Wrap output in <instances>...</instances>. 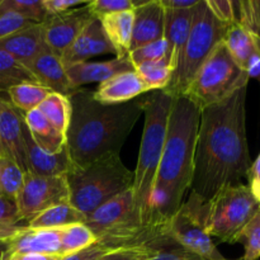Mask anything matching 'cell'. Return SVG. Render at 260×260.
<instances>
[{"label": "cell", "mask_w": 260, "mask_h": 260, "mask_svg": "<svg viewBox=\"0 0 260 260\" xmlns=\"http://www.w3.org/2000/svg\"><path fill=\"white\" fill-rule=\"evenodd\" d=\"M246 90L201 111L190 194L207 202L223 187L248 178L253 161L246 137Z\"/></svg>", "instance_id": "6da1fadb"}, {"label": "cell", "mask_w": 260, "mask_h": 260, "mask_svg": "<svg viewBox=\"0 0 260 260\" xmlns=\"http://www.w3.org/2000/svg\"><path fill=\"white\" fill-rule=\"evenodd\" d=\"M71 119L66 150L74 168H84L109 154H119L135 124L144 114V99L107 106L93 91L76 89L69 95Z\"/></svg>", "instance_id": "7a4b0ae2"}, {"label": "cell", "mask_w": 260, "mask_h": 260, "mask_svg": "<svg viewBox=\"0 0 260 260\" xmlns=\"http://www.w3.org/2000/svg\"><path fill=\"white\" fill-rule=\"evenodd\" d=\"M200 121V108L190 99L185 95L173 99L167 139L152 192L154 221L169 222L190 190Z\"/></svg>", "instance_id": "3957f363"}, {"label": "cell", "mask_w": 260, "mask_h": 260, "mask_svg": "<svg viewBox=\"0 0 260 260\" xmlns=\"http://www.w3.org/2000/svg\"><path fill=\"white\" fill-rule=\"evenodd\" d=\"M173 99L174 98L165 90L151 91V94L144 99V132L136 169L134 170L132 194L145 225L155 222L152 220L151 208L152 192L167 139Z\"/></svg>", "instance_id": "277c9868"}, {"label": "cell", "mask_w": 260, "mask_h": 260, "mask_svg": "<svg viewBox=\"0 0 260 260\" xmlns=\"http://www.w3.org/2000/svg\"><path fill=\"white\" fill-rule=\"evenodd\" d=\"M71 206L88 217L112 198L132 189L134 172L119 154L102 156L84 168H74L66 174Z\"/></svg>", "instance_id": "5b68a950"}, {"label": "cell", "mask_w": 260, "mask_h": 260, "mask_svg": "<svg viewBox=\"0 0 260 260\" xmlns=\"http://www.w3.org/2000/svg\"><path fill=\"white\" fill-rule=\"evenodd\" d=\"M197 215L206 233L222 243L236 244L244 229L260 210L248 184H233L218 190L207 202L189 196L184 202Z\"/></svg>", "instance_id": "8992f818"}, {"label": "cell", "mask_w": 260, "mask_h": 260, "mask_svg": "<svg viewBox=\"0 0 260 260\" xmlns=\"http://www.w3.org/2000/svg\"><path fill=\"white\" fill-rule=\"evenodd\" d=\"M229 25L221 23L208 9L206 0H200L193 10V22L189 36L182 51L178 65L173 71L169 85L164 89L175 96L184 95L212 51L223 41Z\"/></svg>", "instance_id": "52a82bcc"}, {"label": "cell", "mask_w": 260, "mask_h": 260, "mask_svg": "<svg viewBox=\"0 0 260 260\" xmlns=\"http://www.w3.org/2000/svg\"><path fill=\"white\" fill-rule=\"evenodd\" d=\"M249 79L248 73L239 68L221 42L196 74L184 95L202 111L221 103L236 90L248 86Z\"/></svg>", "instance_id": "ba28073f"}, {"label": "cell", "mask_w": 260, "mask_h": 260, "mask_svg": "<svg viewBox=\"0 0 260 260\" xmlns=\"http://www.w3.org/2000/svg\"><path fill=\"white\" fill-rule=\"evenodd\" d=\"M70 200L66 175L41 177L24 173L22 188L15 198L20 222H29L33 217L53 206Z\"/></svg>", "instance_id": "9c48e42d"}, {"label": "cell", "mask_w": 260, "mask_h": 260, "mask_svg": "<svg viewBox=\"0 0 260 260\" xmlns=\"http://www.w3.org/2000/svg\"><path fill=\"white\" fill-rule=\"evenodd\" d=\"M168 233L185 250L206 260H228L221 254L212 238L192 210L183 203L180 210L168 222Z\"/></svg>", "instance_id": "30bf717a"}, {"label": "cell", "mask_w": 260, "mask_h": 260, "mask_svg": "<svg viewBox=\"0 0 260 260\" xmlns=\"http://www.w3.org/2000/svg\"><path fill=\"white\" fill-rule=\"evenodd\" d=\"M93 18L95 17L86 5L62 14L47 17L41 25L48 50L61 57Z\"/></svg>", "instance_id": "8fae6325"}, {"label": "cell", "mask_w": 260, "mask_h": 260, "mask_svg": "<svg viewBox=\"0 0 260 260\" xmlns=\"http://www.w3.org/2000/svg\"><path fill=\"white\" fill-rule=\"evenodd\" d=\"M222 43L249 78H260V42L239 23L229 25Z\"/></svg>", "instance_id": "7c38bea8"}, {"label": "cell", "mask_w": 260, "mask_h": 260, "mask_svg": "<svg viewBox=\"0 0 260 260\" xmlns=\"http://www.w3.org/2000/svg\"><path fill=\"white\" fill-rule=\"evenodd\" d=\"M134 30L129 51L155 41L164 35V8L159 0H134Z\"/></svg>", "instance_id": "4fadbf2b"}, {"label": "cell", "mask_w": 260, "mask_h": 260, "mask_svg": "<svg viewBox=\"0 0 260 260\" xmlns=\"http://www.w3.org/2000/svg\"><path fill=\"white\" fill-rule=\"evenodd\" d=\"M108 53L117 57L116 50L104 33L101 20L98 18H93L84 28L83 32L79 35L75 42L61 56V60L66 66L88 61L89 58L95 57V56L108 55Z\"/></svg>", "instance_id": "5bb4252c"}, {"label": "cell", "mask_w": 260, "mask_h": 260, "mask_svg": "<svg viewBox=\"0 0 260 260\" xmlns=\"http://www.w3.org/2000/svg\"><path fill=\"white\" fill-rule=\"evenodd\" d=\"M0 141L5 154L12 157L25 173L23 114L2 95H0Z\"/></svg>", "instance_id": "9a60e30c"}, {"label": "cell", "mask_w": 260, "mask_h": 260, "mask_svg": "<svg viewBox=\"0 0 260 260\" xmlns=\"http://www.w3.org/2000/svg\"><path fill=\"white\" fill-rule=\"evenodd\" d=\"M65 69L71 85L75 90L88 84L103 83L117 74L135 70L128 55L124 57H114L113 60L101 61V62L83 61V62L66 65Z\"/></svg>", "instance_id": "2e32d148"}, {"label": "cell", "mask_w": 260, "mask_h": 260, "mask_svg": "<svg viewBox=\"0 0 260 260\" xmlns=\"http://www.w3.org/2000/svg\"><path fill=\"white\" fill-rule=\"evenodd\" d=\"M25 173L41 177H60L73 169V162L65 149L57 154H50L35 144L24 124Z\"/></svg>", "instance_id": "e0dca14e"}, {"label": "cell", "mask_w": 260, "mask_h": 260, "mask_svg": "<svg viewBox=\"0 0 260 260\" xmlns=\"http://www.w3.org/2000/svg\"><path fill=\"white\" fill-rule=\"evenodd\" d=\"M28 70L33 75L36 83L50 89L52 93L69 96L75 91L66 74L65 65L61 57L48 48L41 52L30 62Z\"/></svg>", "instance_id": "ac0fdd59"}, {"label": "cell", "mask_w": 260, "mask_h": 260, "mask_svg": "<svg viewBox=\"0 0 260 260\" xmlns=\"http://www.w3.org/2000/svg\"><path fill=\"white\" fill-rule=\"evenodd\" d=\"M147 91L149 90L139 74L132 70L117 74L99 84L93 91V96L99 103L113 106L135 101Z\"/></svg>", "instance_id": "d6986e66"}, {"label": "cell", "mask_w": 260, "mask_h": 260, "mask_svg": "<svg viewBox=\"0 0 260 260\" xmlns=\"http://www.w3.org/2000/svg\"><path fill=\"white\" fill-rule=\"evenodd\" d=\"M8 241L10 254L36 253L61 255V230L29 229L24 225L20 226Z\"/></svg>", "instance_id": "ffe728a7"}, {"label": "cell", "mask_w": 260, "mask_h": 260, "mask_svg": "<svg viewBox=\"0 0 260 260\" xmlns=\"http://www.w3.org/2000/svg\"><path fill=\"white\" fill-rule=\"evenodd\" d=\"M197 7V5H196ZM193 10L164 9V35L162 40L167 45V62L174 71L182 51L189 36L193 22Z\"/></svg>", "instance_id": "44dd1931"}, {"label": "cell", "mask_w": 260, "mask_h": 260, "mask_svg": "<svg viewBox=\"0 0 260 260\" xmlns=\"http://www.w3.org/2000/svg\"><path fill=\"white\" fill-rule=\"evenodd\" d=\"M47 48L41 24H33L0 40V50L27 69L30 62Z\"/></svg>", "instance_id": "7402d4cb"}, {"label": "cell", "mask_w": 260, "mask_h": 260, "mask_svg": "<svg viewBox=\"0 0 260 260\" xmlns=\"http://www.w3.org/2000/svg\"><path fill=\"white\" fill-rule=\"evenodd\" d=\"M23 121L35 144L43 151L57 154L65 149L66 136H63L48 122L40 109L23 114Z\"/></svg>", "instance_id": "603a6c76"}, {"label": "cell", "mask_w": 260, "mask_h": 260, "mask_svg": "<svg viewBox=\"0 0 260 260\" xmlns=\"http://www.w3.org/2000/svg\"><path fill=\"white\" fill-rule=\"evenodd\" d=\"M99 20L109 42L116 50L117 57L128 55L134 30V10L104 15Z\"/></svg>", "instance_id": "cb8c5ba5"}, {"label": "cell", "mask_w": 260, "mask_h": 260, "mask_svg": "<svg viewBox=\"0 0 260 260\" xmlns=\"http://www.w3.org/2000/svg\"><path fill=\"white\" fill-rule=\"evenodd\" d=\"M85 218L83 213L79 212L74 206L70 205V202H68L43 211L40 215L33 217L25 226L29 229L61 230L75 223H84Z\"/></svg>", "instance_id": "d4e9b609"}, {"label": "cell", "mask_w": 260, "mask_h": 260, "mask_svg": "<svg viewBox=\"0 0 260 260\" xmlns=\"http://www.w3.org/2000/svg\"><path fill=\"white\" fill-rule=\"evenodd\" d=\"M9 95L10 103L17 111H20L23 114L30 111L38 109L52 91L38 83H22L12 86L7 90Z\"/></svg>", "instance_id": "484cf974"}, {"label": "cell", "mask_w": 260, "mask_h": 260, "mask_svg": "<svg viewBox=\"0 0 260 260\" xmlns=\"http://www.w3.org/2000/svg\"><path fill=\"white\" fill-rule=\"evenodd\" d=\"M38 109L58 132L66 136L71 119V103L69 96L58 93L48 94Z\"/></svg>", "instance_id": "4316f807"}, {"label": "cell", "mask_w": 260, "mask_h": 260, "mask_svg": "<svg viewBox=\"0 0 260 260\" xmlns=\"http://www.w3.org/2000/svg\"><path fill=\"white\" fill-rule=\"evenodd\" d=\"M22 83H36V80L25 66L0 50V91Z\"/></svg>", "instance_id": "83f0119b"}, {"label": "cell", "mask_w": 260, "mask_h": 260, "mask_svg": "<svg viewBox=\"0 0 260 260\" xmlns=\"http://www.w3.org/2000/svg\"><path fill=\"white\" fill-rule=\"evenodd\" d=\"M5 14H17L36 24L47 19L43 0H0V17Z\"/></svg>", "instance_id": "f1b7e54d"}, {"label": "cell", "mask_w": 260, "mask_h": 260, "mask_svg": "<svg viewBox=\"0 0 260 260\" xmlns=\"http://www.w3.org/2000/svg\"><path fill=\"white\" fill-rule=\"evenodd\" d=\"M135 71L139 74L149 91L167 89L173 75L172 68L165 58L160 61L142 63V65L135 68Z\"/></svg>", "instance_id": "f546056e"}, {"label": "cell", "mask_w": 260, "mask_h": 260, "mask_svg": "<svg viewBox=\"0 0 260 260\" xmlns=\"http://www.w3.org/2000/svg\"><path fill=\"white\" fill-rule=\"evenodd\" d=\"M96 243L93 231L85 223H75L61 229V255L83 250Z\"/></svg>", "instance_id": "4dcf8cb0"}, {"label": "cell", "mask_w": 260, "mask_h": 260, "mask_svg": "<svg viewBox=\"0 0 260 260\" xmlns=\"http://www.w3.org/2000/svg\"><path fill=\"white\" fill-rule=\"evenodd\" d=\"M24 179V170L7 154L0 155V194L15 201Z\"/></svg>", "instance_id": "1f68e13d"}, {"label": "cell", "mask_w": 260, "mask_h": 260, "mask_svg": "<svg viewBox=\"0 0 260 260\" xmlns=\"http://www.w3.org/2000/svg\"><path fill=\"white\" fill-rule=\"evenodd\" d=\"M235 23L243 25L260 42V2L259 0H239L234 2Z\"/></svg>", "instance_id": "d6a6232c"}, {"label": "cell", "mask_w": 260, "mask_h": 260, "mask_svg": "<svg viewBox=\"0 0 260 260\" xmlns=\"http://www.w3.org/2000/svg\"><path fill=\"white\" fill-rule=\"evenodd\" d=\"M239 243L244 245V255L240 260H258L260 258V210L244 229Z\"/></svg>", "instance_id": "836d02e7"}, {"label": "cell", "mask_w": 260, "mask_h": 260, "mask_svg": "<svg viewBox=\"0 0 260 260\" xmlns=\"http://www.w3.org/2000/svg\"><path fill=\"white\" fill-rule=\"evenodd\" d=\"M165 57H167V45L164 40L147 43L128 52V58L134 68H137L142 63L164 60Z\"/></svg>", "instance_id": "e575fe53"}, {"label": "cell", "mask_w": 260, "mask_h": 260, "mask_svg": "<svg viewBox=\"0 0 260 260\" xmlns=\"http://www.w3.org/2000/svg\"><path fill=\"white\" fill-rule=\"evenodd\" d=\"M88 9L95 18H102L104 15L114 14V13L134 10V0H93L86 4Z\"/></svg>", "instance_id": "d590c367"}, {"label": "cell", "mask_w": 260, "mask_h": 260, "mask_svg": "<svg viewBox=\"0 0 260 260\" xmlns=\"http://www.w3.org/2000/svg\"><path fill=\"white\" fill-rule=\"evenodd\" d=\"M17 203L12 198L0 194V230L14 233L20 228Z\"/></svg>", "instance_id": "8d00e7d4"}, {"label": "cell", "mask_w": 260, "mask_h": 260, "mask_svg": "<svg viewBox=\"0 0 260 260\" xmlns=\"http://www.w3.org/2000/svg\"><path fill=\"white\" fill-rule=\"evenodd\" d=\"M145 260H206L201 256L196 255V254L190 253V251L185 250L180 245L175 244V245L169 246V248L161 249V250L152 251L149 254Z\"/></svg>", "instance_id": "74e56055"}, {"label": "cell", "mask_w": 260, "mask_h": 260, "mask_svg": "<svg viewBox=\"0 0 260 260\" xmlns=\"http://www.w3.org/2000/svg\"><path fill=\"white\" fill-rule=\"evenodd\" d=\"M208 9L213 15L226 25L235 23V9L233 0H206Z\"/></svg>", "instance_id": "f35d334b"}, {"label": "cell", "mask_w": 260, "mask_h": 260, "mask_svg": "<svg viewBox=\"0 0 260 260\" xmlns=\"http://www.w3.org/2000/svg\"><path fill=\"white\" fill-rule=\"evenodd\" d=\"M36 23L29 22L24 18L17 14H5L0 17V40L8 37V36L17 33L19 30L25 29Z\"/></svg>", "instance_id": "ab89813d"}, {"label": "cell", "mask_w": 260, "mask_h": 260, "mask_svg": "<svg viewBox=\"0 0 260 260\" xmlns=\"http://www.w3.org/2000/svg\"><path fill=\"white\" fill-rule=\"evenodd\" d=\"M43 4L47 12V17H53L84 7L88 4V2L86 0H43Z\"/></svg>", "instance_id": "60d3db41"}, {"label": "cell", "mask_w": 260, "mask_h": 260, "mask_svg": "<svg viewBox=\"0 0 260 260\" xmlns=\"http://www.w3.org/2000/svg\"><path fill=\"white\" fill-rule=\"evenodd\" d=\"M108 248L103 245L101 243H94L93 245L88 246V248L83 249V250L75 251V253L68 254V255H63L60 260H96L101 258L104 254L109 253Z\"/></svg>", "instance_id": "b9f144b4"}, {"label": "cell", "mask_w": 260, "mask_h": 260, "mask_svg": "<svg viewBox=\"0 0 260 260\" xmlns=\"http://www.w3.org/2000/svg\"><path fill=\"white\" fill-rule=\"evenodd\" d=\"M149 251L145 249H118L104 254L96 260H145L149 256Z\"/></svg>", "instance_id": "7bdbcfd3"}, {"label": "cell", "mask_w": 260, "mask_h": 260, "mask_svg": "<svg viewBox=\"0 0 260 260\" xmlns=\"http://www.w3.org/2000/svg\"><path fill=\"white\" fill-rule=\"evenodd\" d=\"M249 179V188H250L251 193H253L254 197L256 198V201L260 203V154L256 157L255 161L251 164L250 172L248 175Z\"/></svg>", "instance_id": "ee69618b"}, {"label": "cell", "mask_w": 260, "mask_h": 260, "mask_svg": "<svg viewBox=\"0 0 260 260\" xmlns=\"http://www.w3.org/2000/svg\"><path fill=\"white\" fill-rule=\"evenodd\" d=\"M164 9L189 10L194 9L200 0H159Z\"/></svg>", "instance_id": "f6af8a7d"}, {"label": "cell", "mask_w": 260, "mask_h": 260, "mask_svg": "<svg viewBox=\"0 0 260 260\" xmlns=\"http://www.w3.org/2000/svg\"><path fill=\"white\" fill-rule=\"evenodd\" d=\"M61 255H52V254H10L8 260H60Z\"/></svg>", "instance_id": "bcb514c9"}, {"label": "cell", "mask_w": 260, "mask_h": 260, "mask_svg": "<svg viewBox=\"0 0 260 260\" xmlns=\"http://www.w3.org/2000/svg\"><path fill=\"white\" fill-rule=\"evenodd\" d=\"M9 239H0V260H8L10 256Z\"/></svg>", "instance_id": "7dc6e473"}, {"label": "cell", "mask_w": 260, "mask_h": 260, "mask_svg": "<svg viewBox=\"0 0 260 260\" xmlns=\"http://www.w3.org/2000/svg\"><path fill=\"white\" fill-rule=\"evenodd\" d=\"M15 233V231H14ZM14 233H9V231H2L0 230V239H9L10 236H13Z\"/></svg>", "instance_id": "c3c4849f"}, {"label": "cell", "mask_w": 260, "mask_h": 260, "mask_svg": "<svg viewBox=\"0 0 260 260\" xmlns=\"http://www.w3.org/2000/svg\"><path fill=\"white\" fill-rule=\"evenodd\" d=\"M4 149H3V145H2V141H0V155H4Z\"/></svg>", "instance_id": "681fc988"}, {"label": "cell", "mask_w": 260, "mask_h": 260, "mask_svg": "<svg viewBox=\"0 0 260 260\" xmlns=\"http://www.w3.org/2000/svg\"><path fill=\"white\" fill-rule=\"evenodd\" d=\"M228 260H229V259H228ZM239 260H240V259H239Z\"/></svg>", "instance_id": "f907efd6"}]
</instances>
